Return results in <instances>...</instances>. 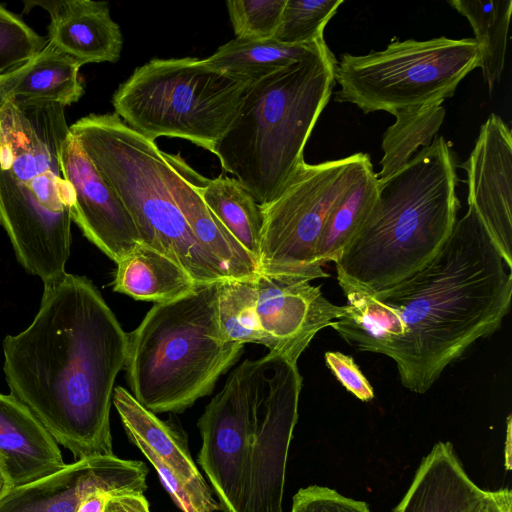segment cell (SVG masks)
I'll list each match as a JSON object with an SVG mask.
<instances>
[{
	"label": "cell",
	"mask_w": 512,
	"mask_h": 512,
	"mask_svg": "<svg viewBox=\"0 0 512 512\" xmlns=\"http://www.w3.org/2000/svg\"><path fill=\"white\" fill-rule=\"evenodd\" d=\"M128 333L98 289L65 273L44 285L31 324L3 341L10 394L76 460L112 455L110 408Z\"/></svg>",
	"instance_id": "cell-1"
},
{
	"label": "cell",
	"mask_w": 512,
	"mask_h": 512,
	"mask_svg": "<svg viewBox=\"0 0 512 512\" xmlns=\"http://www.w3.org/2000/svg\"><path fill=\"white\" fill-rule=\"evenodd\" d=\"M511 270L468 205L432 261L374 294L404 324L395 363L406 389L426 393L447 366L498 330L511 305Z\"/></svg>",
	"instance_id": "cell-2"
},
{
	"label": "cell",
	"mask_w": 512,
	"mask_h": 512,
	"mask_svg": "<svg viewBox=\"0 0 512 512\" xmlns=\"http://www.w3.org/2000/svg\"><path fill=\"white\" fill-rule=\"evenodd\" d=\"M457 160L440 136L390 177L378 179L367 219L334 262L336 274L376 294L425 267L457 222Z\"/></svg>",
	"instance_id": "cell-3"
},
{
	"label": "cell",
	"mask_w": 512,
	"mask_h": 512,
	"mask_svg": "<svg viewBox=\"0 0 512 512\" xmlns=\"http://www.w3.org/2000/svg\"><path fill=\"white\" fill-rule=\"evenodd\" d=\"M336 58L317 53L251 82L213 154L224 171L265 206L284 190L335 84Z\"/></svg>",
	"instance_id": "cell-4"
},
{
	"label": "cell",
	"mask_w": 512,
	"mask_h": 512,
	"mask_svg": "<svg viewBox=\"0 0 512 512\" xmlns=\"http://www.w3.org/2000/svg\"><path fill=\"white\" fill-rule=\"evenodd\" d=\"M219 284L154 304L128 333L127 384L154 414L181 413L209 395L242 354L244 345L225 341L219 330Z\"/></svg>",
	"instance_id": "cell-5"
},
{
	"label": "cell",
	"mask_w": 512,
	"mask_h": 512,
	"mask_svg": "<svg viewBox=\"0 0 512 512\" xmlns=\"http://www.w3.org/2000/svg\"><path fill=\"white\" fill-rule=\"evenodd\" d=\"M69 129L123 202L141 243L176 261L197 285L231 279L227 268L198 243L174 201L170 154L115 113L89 114Z\"/></svg>",
	"instance_id": "cell-6"
},
{
	"label": "cell",
	"mask_w": 512,
	"mask_h": 512,
	"mask_svg": "<svg viewBox=\"0 0 512 512\" xmlns=\"http://www.w3.org/2000/svg\"><path fill=\"white\" fill-rule=\"evenodd\" d=\"M251 82L195 57L151 59L112 96L114 113L155 141L181 138L211 151L232 125Z\"/></svg>",
	"instance_id": "cell-7"
},
{
	"label": "cell",
	"mask_w": 512,
	"mask_h": 512,
	"mask_svg": "<svg viewBox=\"0 0 512 512\" xmlns=\"http://www.w3.org/2000/svg\"><path fill=\"white\" fill-rule=\"evenodd\" d=\"M478 64L473 38L409 39L366 55L344 53L335 65L340 85L335 101L352 103L365 114L442 104Z\"/></svg>",
	"instance_id": "cell-8"
},
{
	"label": "cell",
	"mask_w": 512,
	"mask_h": 512,
	"mask_svg": "<svg viewBox=\"0 0 512 512\" xmlns=\"http://www.w3.org/2000/svg\"><path fill=\"white\" fill-rule=\"evenodd\" d=\"M371 166L365 153L318 164L303 162L281 194L261 206L259 274L310 281L329 277L314 259L323 227L340 198Z\"/></svg>",
	"instance_id": "cell-9"
},
{
	"label": "cell",
	"mask_w": 512,
	"mask_h": 512,
	"mask_svg": "<svg viewBox=\"0 0 512 512\" xmlns=\"http://www.w3.org/2000/svg\"><path fill=\"white\" fill-rule=\"evenodd\" d=\"M301 388L297 362L273 353L253 360L254 429L236 512H282L286 462Z\"/></svg>",
	"instance_id": "cell-10"
},
{
	"label": "cell",
	"mask_w": 512,
	"mask_h": 512,
	"mask_svg": "<svg viewBox=\"0 0 512 512\" xmlns=\"http://www.w3.org/2000/svg\"><path fill=\"white\" fill-rule=\"evenodd\" d=\"M69 134L65 106L59 103H1L0 169L55 211H70L72 203L71 187L59 165V151Z\"/></svg>",
	"instance_id": "cell-11"
},
{
	"label": "cell",
	"mask_w": 512,
	"mask_h": 512,
	"mask_svg": "<svg viewBox=\"0 0 512 512\" xmlns=\"http://www.w3.org/2000/svg\"><path fill=\"white\" fill-rule=\"evenodd\" d=\"M253 360L229 375L198 420L202 445L197 462L224 512H236L244 465L254 429Z\"/></svg>",
	"instance_id": "cell-12"
},
{
	"label": "cell",
	"mask_w": 512,
	"mask_h": 512,
	"mask_svg": "<svg viewBox=\"0 0 512 512\" xmlns=\"http://www.w3.org/2000/svg\"><path fill=\"white\" fill-rule=\"evenodd\" d=\"M253 286L259 344L295 362L320 330L347 312L306 278L259 274Z\"/></svg>",
	"instance_id": "cell-13"
},
{
	"label": "cell",
	"mask_w": 512,
	"mask_h": 512,
	"mask_svg": "<svg viewBox=\"0 0 512 512\" xmlns=\"http://www.w3.org/2000/svg\"><path fill=\"white\" fill-rule=\"evenodd\" d=\"M148 468L138 460L114 454L87 457L34 482L12 488L0 501V512H76L91 494H143Z\"/></svg>",
	"instance_id": "cell-14"
},
{
	"label": "cell",
	"mask_w": 512,
	"mask_h": 512,
	"mask_svg": "<svg viewBox=\"0 0 512 512\" xmlns=\"http://www.w3.org/2000/svg\"><path fill=\"white\" fill-rule=\"evenodd\" d=\"M71 222L70 211L45 207L32 191L0 169V225L20 264L44 285L66 273Z\"/></svg>",
	"instance_id": "cell-15"
},
{
	"label": "cell",
	"mask_w": 512,
	"mask_h": 512,
	"mask_svg": "<svg viewBox=\"0 0 512 512\" xmlns=\"http://www.w3.org/2000/svg\"><path fill=\"white\" fill-rule=\"evenodd\" d=\"M59 165L72 190V221L90 242L118 263L141 243L128 210L71 132L60 148Z\"/></svg>",
	"instance_id": "cell-16"
},
{
	"label": "cell",
	"mask_w": 512,
	"mask_h": 512,
	"mask_svg": "<svg viewBox=\"0 0 512 512\" xmlns=\"http://www.w3.org/2000/svg\"><path fill=\"white\" fill-rule=\"evenodd\" d=\"M468 205L472 206L497 250L512 268V134L492 113L482 124L468 160Z\"/></svg>",
	"instance_id": "cell-17"
},
{
	"label": "cell",
	"mask_w": 512,
	"mask_h": 512,
	"mask_svg": "<svg viewBox=\"0 0 512 512\" xmlns=\"http://www.w3.org/2000/svg\"><path fill=\"white\" fill-rule=\"evenodd\" d=\"M50 14L47 40L82 65L117 62L123 47L119 25L107 2L56 0L35 2Z\"/></svg>",
	"instance_id": "cell-18"
},
{
	"label": "cell",
	"mask_w": 512,
	"mask_h": 512,
	"mask_svg": "<svg viewBox=\"0 0 512 512\" xmlns=\"http://www.w3.org/2000/svg\"><path fill=\"white\" fill-rule=\"evenodd\" d=\"M488 491L469 477L452 443L441 441L422 459L393 512H485Z\"/></svg>",
	"instance_id": "cell-19"
},
{
	"label": "cell",
	"mask_w": 512,
	"mask_h": 512,
	"mask_svg": "<svg viewBox=\"0 0 512 512\" xmlns=\"http://www.w3.org/2000/svg\"><path fill=\"white\" fill-rule=\"evenodd\" d=\"M112 401L133 444L148 450L173 470L214 512H224L192 459L186 434L172 418L167 421L159 419L121 386L114 388Z\"/></svg>",
	"instance_id": "cell-20"
},
{
	"label": "cell",
	"mask_w": 512,
	"mask_h": 512,
	"mask_svg": "<svg viewBox=\"0 0 512 512\" xmlns=\"http://www.w3.org/2000/svg\"><path fill=\"white\" fill-rule=\"evenodd\" d=\"M0 465L13 488L66 465L57 442L42 423L18 399L1 392Z\"/></svg>",
	"instance_id": "cell-21"
},
{
	"label": "cell",
	"mask_w": 512,
	"mask_h": 512,
	"mask_svg": "<svg viewBox=\"0 0 512 512\" xmlns=\"http://www.w3.org/2000/svg\"><path fill=\"white\" fill-rule=\"evenodd\" d=\"M172 195L198 243L218 259L232 280H255L258 267L203 201L196 188L199 173L179 154H170Z\"/></svg>",
	"instance_id": "cell-22"
},
{
	"label": "cell",
	"mask_w": 512,
	"mask_h": 512,
	"mask_svg": "<svg viewBox=\"0 0 512 512\" xmlns=\"http://www.w3.org/2000/svg\"><path fill=\"white\" fill-rule=\"evenodd\" d=\"M337 281L347 299V312L330 327L357 350L383 354L396 362L405 336L398 313L343 276L337 275Z\"/></svg>",
	"instance_id": "cell-23"
},
{
	"label": "cell",
	"mask_w": 512,
	"mask_h": 512,
	"mask_svg": "<svg viewBox=\"0 0 512 512\" xmlns=\"http://www.w3.org/2000/svg\"><path fill=\"white\" fill-rule=\"evenodd\" d=\"M81 66L75 58L47 42L28 63L0 78L2 101H51L69 106L84 94Z\"/></svg>",
	"instance_id": "cell-24"
},
{
	"label": "cell",
	"mask_w": 512,
	"mask_h": 512,
	"mask_svg": "<svg viewBox=\"0 0 512 512\" xmlns=\"http://www.w3.org/2000/svg\"><path fill=\"white\" fill-rule=\"evenodd\" d=\"M116 264L114 291L136 300L167 303L198 286L176 261L143 243Z\"/></svg>",
	"instance_id": "cell-25"
},
{
	"label": "cell",
	"mask_w": 512,
	"mask_h": 512,
	"mask_svg": "<svg viewBox=\"0 0 512 512\" xmlns=\"http://www.w3.org/2000/svg\"><path fill=\"white\" fill-rule=\"evenodd\" d=\"M325 45L324 38L306 44H285L273 38H235L220 46L204 61L214 69L254 82L317 53Z\"/></svg>",
	"instance_id": "cell-26"
},
{
	"label": "cell",
	"mask_w": 512,
	"mask_h": 512,
	"mask_svg": "<svg viewBox=\"0 0 512 512\" xmlns=\"http://www.w3.org/2000/svg\"><path fill=\"white\" fill-rule=\"evenodd\" d=\"M196 188L207 207L258 267L263 226L262 207L235 178L221 175L209 179L199 174Z\"/></svg>",
	"instance_id": "cell-27"
},
{
	"label": "cell",
	"mask_w": 512,
	"mask_h": 512,
	"mask_svg": "<svg viewBox=\"0 0 512 512\" xmlns=\"http://www.w3.org/2000/svg\"><path fill=\"white\" fill-rule=\"evenodd\" d=\"M471 24L478 46V67L490 93L505 66L511 0H452L448 2Z\"/></svg>",
	"instance_id": "cell-28"
},
{
	"label": "cell",
	"mask_w": 512,
	"mask_h": 512,
	"mask_svg": "<svg viewBox=\"0 0 512 512\" xmlns=\"http://www.w3.org/2000/svg\"><path fill=\"white\" fill-rule=\"evenodd\" d=\"M378 196V179L369 167L330 212L315 250V263L335 262L370 214Z\"/></svg>",
	"instance_id": "cell-29"
},
{
	"label": "cell",
	"mask_w": 512,
	"mask_h": 512,
	"mask_svg": "<svg viewBox=\"0 0 512 512\" xmlns=\"http://www.w3.org/2000/svg\"><path fill=\"white\" fill-rule=\"evenodd\" d=\"M396 121L383 135L384 156L377 179L384 180L404 167L419 146L427 147L440 129L445 109L439 104H430L393 111ZM423 147V148H424Z\"/></svg>",
	"instance_id": "cell-30"
},
{
	"label": "cell",
	"mask_w": 512,
	"mask_h": 512,
	"mask_svg": "<svg viewBox=\"0 0 512 512\" xmlns=\"http://www.w3.org/2000/svg\"><path fill=\"white\" fill-rule=\"evenodd\" d=\"M253 281L229 279L219 284L218 323L227 342L259 344Z\"/></svg>",
	"instance_id": "cell-31"
},
{
	"label": "cell",
	"mask_w": 512,
	"mask_h": 512,
	"mask_svg": "<svg viewBox=\"0 0 512 512\" xmlns=\"http://www.w3.org/2000/svg\"><path fill=\"white\" fill-rule=\"evenodd\" d=\"M343 0H286L273 39L306 44L323 38V31Z\"/></svg>",
	"instance_id": "cell-32"
},
{
	"label": "cell",
	"mask_w": 512,
	"mask_h": 512,
	"mask_svg": "<svg viewBox=\"0 0 512 512\" xmlns=\"http://www.w3.org/2000/svg\"><path fill=\"white\" fill-rule=\"evenodd\" d=\"M47 42V38L0 4V78L28 63Z\"/></svg>",
	"instance_id": "cell-33"
},
{
	"label": "cell",
	"mask_w": 512,
	"mask_h": 512,
	"mask_svg": "<svg viewBox=\"0 0 512 512\" xmlns=\"http://www.w3.org/2000/svg\"><path fill=\"white\" fill-rule=\"evenodd\" d=\"M286 0H229V18L237 39L267 40L274 37Z\"/></svg>",
	"instance_id": "cell-34"
},
{
	"label": "cell",
	"mask_w": 512,
	"mask_h": 512,
	"mask_svg": "<svg viewBox=\"0 0 512 512\" xmlns=\"http://www.w3.org/2000/svg\"><path fill=\"white\" fill-rule=\"evenodd\" d=\"M290 512H371L364 501L346 497L334 489L311 485L293 496Z\"/></svg>",
	"instance_id": "cell-35"
},
{
	"label": "cell",
	"mask_w": 512,
	"mask_h": 512,
	"mask_svg": "<svg viewBox=\"0 0 512 512\" xmlns=\"http://www.w3.org/2000/svg\"><path fill=\"white\" fill-rule=\"evenodd\" d=\"M326 366L346 390L363 402L374 398V389L354 358L339 351L324 354Z\"/></svg>",
	"instance_id": "cell-36"
},
{
	"label": "cell",
	"mask_w": 512,
	"mask_h": 512,
	"mask_svg": "<svg viewBox=\"0 0 512 512\" xmlns=\"http://www.w3.org/2000/svg\"><path fill=\"white\" fill-rule=\"evenodd\" d=\"M104 512H150V509L143 494H121L108 499Z\"/></svg>",
	"instance_id": "cell-37"
},
{
	"label": "cell",
	"mask_w": 512,
	"mask_h": 512,
	"mask_svg": "<svg viewBox=\"0 0 512 512\" xmlns=\"http://www.w3.org/2000/svg\"><path fill=\"white\" fill-rule=\"evenodd\" d=\"M485 512H512V492L508 488L488 491Z\"/></svg>",
	"instance_id": "cell-38"
},
{
	"label": "cell",
	"mask_w": 512,
	"mask_h": 512,
	"mask_svg": "<svg viewBox=\"0 0 512 512\" xmlns=\"http://www.w3.org/2000/svg\"><path fill=\"white\" fill-rule=\"evenodd\" d=\"M115 495H121L106 491H98L82 501L76 512H104L108 499Z\"/></svg>",
	"instance_id": "cell-39"
},
{
	"label": "cell",
	"mask_w": 512,
	"mask_h": 512,
	"mask_svg": "<svg viewBox=\"0 0 512 512\" xmlns=\"http://www.w3.org/2000/svg\"><path fill=\"white\" fill-rule=\"evenodd\" d=\"M13 488L9 478L5 471L0 465V501L7 495V493Z\"/></svg>",
	"instance_id": "cell-40"
},
{
	"label": "cell",
	"mask_w": 512,
	"mask_h": 512,
	"mask_svg": "<svg viewBox=\"0 0 512 512\" xmlns=\"http://www.w3.org/2000/svg\"><path fill=\"white\" fill-rule=\"evenodd\" d=\"M510 441H511V415L507 418V439H506V469L510 470L511 466V450H510Z\"/></svg>",
	"instance_id": "cell-41"
},
{
	"label": "cell",
	"mask_w": 512,
	"mask_h": 512,
	"mask_svg": "<svg viewBox=\"0 0 512 512\" xmlns=\"http://www.w3.org/2000/svg\"><path fill=\"white\" fill-rule=\"evenodd\" d=\"M1 103H2V97H1V95H0V106H1Z\"/></svg>",
	"instance_id": "cell-42"
}]
</instances>
